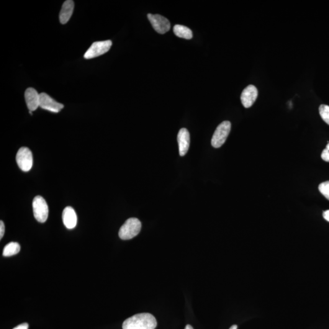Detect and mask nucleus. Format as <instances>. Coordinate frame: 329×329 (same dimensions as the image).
<instances>
[{
    "mask_svg": "<svg viewBox=\"0 0 329 329\" xmlns=\"http://www.w3.org/2000/svg\"><path fill=\"white\" fill-rule=\"evenodd\" d=\"M157 321L153 315L148 313H139L132 316L123 323V329H154Z\"/></svg>",
    "mask_w": 329,
    "mask_h": 329,
    "instance_id": "nucleus-1",
    "label": "nucleus"
},
{
    "mask_svg": "<svg viewBox=\"0 0 329 329\" xmlns=\"http://www.w3.org/2000/svg\"><path fill=\"white\" fill-rule=\"evenodd\" d=\"M141 228L140 220L136 218H131L120 228L118 235L122 240H131L140 233Z\"/></svg>",
    "mask_w": 329,
    "mask_h": 329,
    "instance_id": "nucleus-2",
    "label": "nucleus"
},
{
    "mask_svg": "<svg viewBox=\"0 0 329 329\" xmlns=\"http://www.w3.org/2000/svg\"><path fill=\"white\" fill-rule=\"evenodd\" d=\"M231 130V123L229 121L221 123L216 129L212 138L211 144L213 147L219 148L224 143L230 134Z\"/></svg>",
    "mask_w": 329,
    "mask_h": 329,
    "instance_id": "nucleus-3",
    "label": "nucleus"
},
{
    "mask_svg": "<svg viewBox=\"0 0 329 329\" xmlns=\"http://www.w3.org/2000/svg\"><path fill=\"white\" fill-rule=\"evenodd\" d=\"M33 213L34 218L39 223H45L48 217V206L47 202L40 196L34 197L33 202Z\"/></svg>",
    "mask_w": 329,
    "mask_h": 329,
    "instance_id": "nucleus-4",
    "label": "nucleus"
},
{
    "mask_svg": "<svg viewBox=\"0 0 329 329\" xmlns=\"http://www.w3.org/2000/svg\"><path fill=\"white\" fill-rule=\"evenodd\" d=\"M112 42L111 40L101 41L95 42L91 46L89 50L85 53L84 58L91 59L99 57V56L106 53L111 48Z\"/></svg>",
    "mask_w": 329,
    "mask_h": 329,
    "instance_id": "nucleus-5",
    "label": "nucleus"
},
{
    "mask_svg": "<svg viewBox=\"0 0 329 329\" xmlns=\"http://www.w3.org/2000/svg\"><path fill=\"white\" fill-rule=\"evenodd\" d=\"M16 161L19 168L25 172L29 171L32 168L33 158L32 151L27 147H22L18 151Z\"/></svg>",
    "mask_w": 329,
    "mask_h": 329,
    "instance_id": "nucleus-6",
    "label": "nucleus"
},
{
    "mask_svg": "<svg viewBox=\"0 0 329 329\" xmlns=\"http://www.w3.org/2000/svg\"><path fill=\"white\" fill-rule=\"evenodd\" d=\"M148 19L154 29L159 34H164L170 30L171 25L169 20L161 15L148 14Z\"/></svg>",
    "mask_w": 329,
    "mask_h": 329,
    "instance_id": "nucleus-7",
    "label": "nucleus"
},
{
    "mask_svg": "<svg viewBox=\"0 0 329 329\" xmlns=\"http://www.w3.org/2000/svg\"><path fill=\"white\" fill-rule=\"evenodd\" d=\"M39 107L48 111L58 113L64 108V105L56 101L45 93L40 94Z\"/></svg>",
    "mask_w": 329,
    "mask_h": 329,
    "instance_id": "nucleus-8",
    "label": "nucleus"
},
{
    "mask_svg": "<svg viewBox=\"0 0 329 329\" xmlns=\"http://www.w3.org/2000/svg\"><path fill=\"white\" fill-rule=\"evenodd\" d=\"M258 97V90L253 85H249L243 90L241 95V101L243 106L249 108L253 106Z\"/></svg>",
    "mask_w": 329,
    "mask_h": 329,
    "instance_id": "nucleus-9",
    "label": "nucleus"
},
{
    "mask_svg": "<svg viewBox=\"0 0 329 329\" xmlns=\"http://www.w3.org/2000/svg\"><path fill=\"white\" fill-rule=\"evenodd\" d=\"M25 98L30 111H34L39 107L40 94L34 89L30 87L26 90Z\"/></svg>",
    "mask_w": 329,
    "mask_h": 329,
    "instance_id": "nucleus-10",
    "label": "nucleus"
},
{
    "mask_svg": "<svg viewBox=\"0 0 329 329\" xmlns=\"http://www.w3.org/2000/svg\"><path fill=\"white\" fill-rule=\"evenodd\" d=\"M177 141H178L180 156L186 155L188 152L190 142V133L186 128H182L179 131L177 135Z\"/></svg>",
    "mask_w": 329,
    "mask_h": 329,
    "instance_id": "nucleus-11",
    "label": "nucleus"
},
{
    "mask_svg": "<svg viewBox=\"0 0 329 329\" xmlns=\"http://www.w3.org/2000/svg\"><path fill=\"white\" fill-rule=\"evenodd\" d=\"M63 220L64 225L68 230H72L76 227L78 218L73 208L66 207L64 209L63 213Z\"/></svg>",
    "mask_w": 329,
    "mask_h": 329,
    "instance_id": "nucleus-12",
    "label": "nucleus"
},
{
    "mask_svg": "<svg viewBox=\"0 0 329 329\" xmlns=\"http://www.w3.org/2000/svg\"><path fill=\"white\" fill-rule=\"evenodd\" d=\"M74 7V1L72 0H67L64 2L59 14V20L62 24H66L70 19L73 14Z\"/></svg>",
    "mask_w": 329,
    "mask_h": 329,
    "instance_id": "nucleus-13",
    "label": "nucleus"
},
{
    "mask_svg": "<svg viewBox=\"0 0 329 329\" xmlns=\"http://www.w3.org/2000/svg\"><path fill=\"white\" fill-rule=\"evenodd\" d=\"M173 32L174 34L180 38L191 39L193 37L192 30L183 25H176L173 28Z\"/></svg>",
    "mask_w": 329,
    "mask_h": 329,
    "instance_id": "nucleus-14",
    "label": "nucleus"
},
{
    "mask_svg": "<svg viewBox=\"0 0 329 329\" xmlns=\"http://www.w3.org/2000/svg\"><path fill=\"white\" fill-rule=\"evenodd\" d=\"M20 251V246L17 242H11L4 247L2 255L4 257H10L16 255Z\"/></svg>",
    "mask_w": 329,
    "mask_h": 329,
    "instance_id": "nucleus-15",
    "label": "nucleus"
},
{
    "mask_svg": "<svg viewBox=\"0 0 329 329\" xmlns=\"http://www.w3.org/2000/svg\"><path fill=\"white\" fill-rule=\"evenodd\" d=\"M319 112L322 119L329 125V106L325 104L321 105L319 107Z\"/></svg>",
    "mask_w": 329,
    "mask_h": 329,
    "instance_id": "nucleus-16",
    "label": "nucleus"
},
{
    "mask_svg": "<svg viewBox=\"0 0 329 329\" xmlns=\"http://www.w3.org/2000/svg\"><path fill=\"white\" fill-rule=\"evenodd\" d=\"M318 189L319 190H320L321 194H322L326 199L329 200V181H326L320 184Z\"/></svg>",
    "mask_w": 329,
    "mask_h": 329,
    "instance_id": "nucleus-17",
    "label": "nucleus"
},
{
    "mask_svg": "<svg viewBox=\"0 0 329 329\" xmlns=\"http://www.w3.org/2000/svg\"><path fill=\"white\" fill-rule=\"evenodd\" d=\"M321 158H322L323 161L329 163V143H328L326 149L323 150L322 154H321Z\"/></svg>",
    "mask_w": 329,
    "mask_h": 329,
    "instance_id": "nucleus-18",
    "label": "nucleus"
},
{
    "mask_svg": "<svg viewBox=\"0 0 329 329\" xmlns=\"http://www.w3.org/2000/svg\"><path fill=\"white\" fill-rule=\"evenodd\" d=\"M5 232V226L3 222H0V239L3 237Z\"/></svg>",
    "mask_w": 329,
    "mask_h": 329,
    "instance_id": "nucleus-19",
    "label": "nucleus"
},
{
    "mask_svg": "<svg viewBox=\"0 0 329 329\" xmlns=\"http://www.w3.org/2000/svg\"><path fill=\"white\" fill-rule=\"evenodd\" d=\"M28 328H29V325H28V323H23L22 325L17 326L13 329H28Z\"/></svg>",
    "mask_w": 329,
    "mask_h": 329,
    "instance_id": "nucleus-20",
    "label": "nucleus"
},
{
    "mask_svg": "<svg viewBox=\"0 0 329 329\" xmlns=\"http://www.w3.org/2000/svg\"><path fill=\"white\" fill-rule=\"evenodd\" d=\"M323 217L326 221L329 222V210L323 212Z\"/></svg>",
    "mask_w": 329,
    "mask_h": 329,
    "instance_id": "nucleus-21",
    "label": "nucleus"
},
{
    "mask_svg": "<svg viewBox=\"0 0 329 329\" xmlns=\"http://www.w3.org/2000/svg\"><path fill=\"white\" fill-rule=\"evenodd\" d=\"M185 329H194V328H193L190 325H187Z\"/></svg>",
    "mask_w": 329,
    "mask_h": 329,
    "instance_id": "nucleus-22",
    "label": "nucleus"
},
{
    "mask_svg": "<svg viewBox=\"0 0 329 329\" xmlns=\"http://www.w3.org/2000/svg\"><path fill=\"white\" fill-rule=\"evenodd\" d=\"M230 329H237V326L233 325L232 326H231Z\"/></svg>",
    "mask_w": 329,
    "mask_h": 329,
    "instance_id": "nucleus-23",
    "label": "nucleus"
}]
</instances>
